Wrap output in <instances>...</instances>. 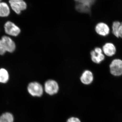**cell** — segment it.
<instances>
[{"label":"cell","mask_w":122,"mask_h":122,"mask_svg":"<svg viewBox=\"0 0 122 122\" xmlns=\"http://www.w3.org/2000/svg\"><path fill=\"white\" fill-rule=\"evenodd\" d=\"M91 58L92 61L97 64H100L105 60V55L102 48L96 47L90 52Z\"/></svg>","instance_id":"cell-5"},{"label":"cell","mask_w":122,"mask_h":122,"mask_svg":"<svg viewBox=\"0 0 122 122\" xmlns=\"http://www.w3.org/2000/svg\"><path fill=\"white\" fill-rule=\"evenodd\" d=\"M10 10L6 2H0V17H7L10 14Z\"/></svg>","instance_id":"cell-11"},{"label":"cell","mask_w":122,"mask_h":122,"mask_svg":"<svg viewBox=\"0 0 122 122\" xmlns=\"http://www.w3.org/2000/svg\"><path fill=\"white\" fill-rule=\"evenodd\" d=\"M4 28L5 33L10 36L16 37L20 33V28L11 21H7L5 24Z\"/></svg>","instance_id":"cell-7"},{"label":"cell","mask_w":122,"mask_h":122,"mask_svg":"<svg viewBox=\"0 0 122 122\" xmlns=\"http://www.w3.org/2000/svg\"><path fill=\"white\" fill-rule=\"evenodd\" d=\"M9 75L8 72L4 68L0 69V83H5L8 81Z\"/></svg>","instance_id":"cell-12"},{"label":"cell","mask_w":122,"mask_h":122,"mask_svg":"<svg viewBox=\"0 0 122 122\" xmlns=\"http://www.w3.org/2000/svg\"><path fill=\"white\" fill-rule=\"evenodd\" d=\"M102 49L103 54L107 57L113 56L117 52V48L115 45L111 42L105 43L103 46Z\"/></svg>","instance_id":"cell-9"},{"label":"cell","mask_w":122,"mask_h":122,"mask_svg":"<svg viewBox=\"0 0 122 122\" xmlns=\"http://www.w3.org/2000/svg\"><path fill=\"white\" fill-rule=\"evenodd\" d=\"M93 74L91 71L85 70L82 72L80 77L81 82L85 85H89L92 83L94 80Z\"/></svg>","instance_id":"cell-10"},{"label":"cell","mask_w":122,"mask_h":122,"mask_svg":"<svg viewBox=\"0 0 122 122\" xmlns=\"http://www.w3.org/2000/svg\"><path fill=\"white\" fill-rule=\"evenodd\" d=\"M66 122H81V121L78 118L72 117L69 118Z\"/></svg>","instance_id":"cell-17"},{"label":"cell","mask_w":122,"mask_h":122,"mask_svg":"<svg viewBox=\"0 0 122 122\" xmlns=\"http://www.w3.org/2000/svg\"><path fill=\"white\" fill-rule=\"evenodd\" d=\"M27 90L29 93L33 97H41L43 94L44 88L39 82L34 81L28 84Z\"/></svg>","instance_id":"cell-2"},{"label":"cell","mask_w":122,"mask_h":122,"mask_svg":"<svg viewBox=\"0 0 122 122\" xmlns=\"http://www.w3.org/2000/svg\"><path fill=\"white\" fill-rule=\"evenodd\" d=\"M95 30L98 35L102 37L108 36L110 32V29L108 25L104 22L97 23L95 25Z\"/></svg>","instance_id":"cell-8"},{"label":"cell","mask_w":122,"mask_h":122,"mask_svg":"<svg viewBox=\"0 0 122 122\" xmlns=\"http://www.w3.org/2000/svg\"><path fill=\"white\" fill-rule=\"evenodd\" d=\"M76 4L83 5L91 8L96 0H74Z\"/></svg>","instance_id":"cell-15"},{"label":"cell","mask_w":122,"mask_h":122,"mask_svg":"<svg viewBox=\"0 0 122 122\" xmlns=\"http://www.w3.org/2000/svg\"><path fill=\"white\" fill-rule=\"evenodd\" d=\"M44 90L48 94L54 95L57 93L59 90V86L56 81L53 79H49L44 84Z\"/></svg>","instance_id":"cell-4"},{"label":"cell","mask_w":122,"mask_h":122,"mask_svg":"<svg viewBox=\"0 0 122 122\" xmlns=\"http://www.w3.org/2000/svg\"><path fill=\"white\" fill-rule=\"evenodd\" d=\"M13 116L11 113L6 112L0 116V122H13Z\"/></svg>","instance_id":"cell-13"},{"label":"cell","mask_w":122,"mask_h":122,"mask_svg":"<svg viewBox=\"0 0 122 122\" xmlns=\"http://www.w3.org/2000/svg\"><path fill=\"white\" fill-rule=\"evenodd\" d=\"M122 38V22H121L118 32V38Z\"/></svg>","instance_id":"cell-18"},{"label":"cell","mask_w":122,"mask_h":122,"mask_svg":"<svg viewBox=\"0 0 122 122\" xmlns=\"http://www.w3.org/2000/svg\"><path fill=\"white\" fill-rule=\"evenodd\" d=\"M75 8L77 11L81 13L90 14L91 12V8L79 4H76Z\"/></svg>","instance_id":"cell-14"},{"label":"cell","mask_w":122,"mask_h":122,"mask_svg":"<svg viewBox=\"0 0 122 122\" xmlns=\"http://www.w3.org/2000/svg\"><path fill=\"white\" fill-rule=\"evenodd\" d=\"M110 73L113 76H119L122 75V60L116 58L112 60L109 65Z\"/></svg>","instance_id":"cell-3"},{"label":"cell","mask_w":122,"mask_h":122,"mask_svg":"<svg viewBox=\"0 0 122 122\" xmlns=\"http://www.w3.org/2000/svg\"><path fill=\"white\" fill-rule=\"evenodd\" d=\"M121 22L118 21H115L113 22L112 26V33L116 37L118 38V32L119 27Z\"/></svg>","instance_id":"cell-16"},{"label":"cell","mask_w":122,"mask_h":122,"mask_svg":"<svg viewBox=\"0 0 122 122\" xmlns=\"http://www.w3.org/2000/svg\"><path fill=\"white\" fill-rule=\"evenodd\" d=\"M9 3L12 10L18 15L27 8V4L24 0H10Z\"/></svg>","instance_id":"cell-6"},{"label":"cell","mask_w":122,"mask_h":122,"mask_svg":"<svg viewBox=\"0 0 122 122\" xmlns=\"http://www.w3.org/2000/svg\"><path fill=\"white\" fill-rule=\"evenodd\" d=\"M16 48L15 42L11 38L4 36L0 39V55H4L7 52H13Z\"/></svg>","instance_id":"cell-1"},{"label":"cell","mask_w":122,"mask_h":122,"mask_svg":"<svg viewBox=\"0 0 122 122\" xmlns=\"http://www.w3.org/2000/svg\"><path fill=\"white\" fill-rule=\"evenodd\" d=\"M1 0H0V2H1Z\"/></svg>","instance_id":"cell-19"}]
</instances>
